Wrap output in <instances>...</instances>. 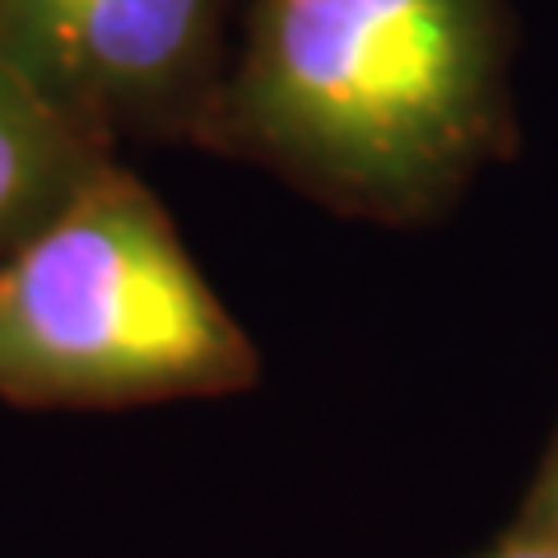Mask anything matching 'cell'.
<instances>
[{
  "label": "cell",
  "instance_id": "obj_4",
  "mask_svg": "<svg viewBox=\"0 0 558 558\" xmlns=\"http://www.w3.org/2000/svg\"><path fill=\"white\" fill-rule=\"evenodd\" d=\"M121 149L102 145L0 65V260L75 201Z\"/></svg>",
  "mask_w": 558,
  "mask_h": 558
},
{
  "label": "cell",
  "instance_id": "obj_1",
  "mask_svg": "<svg viewBox=\"0 0 558 558\" xmlns=\"http://www.w3.org/2000/svg\"><path fill=\"white\" fill-rule=\"evenodd\" d=\"M508 65V0H247L196 149L418 229L517 149Z\"/></svg>",
  "mask_w": 558,
  "mask_h": 558
},
{
  "label": "cell",
  "instance_id": "obj_6",
  "mask_svg": "<svg viewBox=\"0 0 558 558\" xmlns=\"http://www.w3.org/2000/svg\"><path fill=\"white\" fill-rule=\"evenodd\" d=\"M475 558H558V545H549V539H512V535H498V545L475 554Z\"/></svg>",
  "mask_w": 558,
  "mask_h": 558
},
{
  "label": "cell",
  "instance_id": "obj_3",
  "mask_svg": "<svg viewBox=\"0 0 558 558\" xmlns=\"http://www.w3.org/2000/svg\"><path fill=\"white\" fill-rule=\"evenodd\" d=\"M242 0H0V65L102 145H191Z\"/></svg>",
  "mask_w": 558,
  "mask_h": 558
},
{
  "label": "cell",
  "instance_id": "obj_2",
  "mask_svg": "<svg viewBox=\"0 0 558 558\" xmlns=\"http://www.w3.org/2000/svg\"><path fill=\"white\" fill-rule=\"evenodd\" d=\"M256 381V340L121 159L0 260V405L112 414Z\"/></svg>",
  "mask_w": 558,
  "mask_h": 558
},
{
  "label": "cell",
  "instance_id": "obj_5",
  "mask_svg": "<svg viewBox=\"0 0 558 558\" xmlns=\"http://www.w3.org/2000/svg\"><path fill=\"white\" fill-rule=\"evenodd\" d=\"M502 535L549 539V545H558V424L549 433L545 451H539V461L531 470V484H526V494H521L512 521L502 526Z\"/></svg>",
  "mask_w": 558,
  "mask_h": 558
}]
</instances>
